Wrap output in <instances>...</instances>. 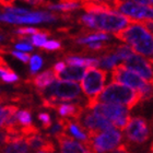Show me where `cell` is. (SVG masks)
Listing matches in <instances>:
<instances>
[{"label":"cell","mask_w":153,"mask_h":153,"mask_svg":"<svg viewBox=\"0 0 153 153\" xmlns=\"http://www.w3.org/2000/svg\"><path fill=\"white\" fill-rule=\"evenodd\" d=\"M114 34L117 39L128 44L138 54L153 56V33L140 21L132 20L130 25Z\"/></svg>","instance_id":"obj_1"},{"label":"cell","mask_w":153,"mask_h":153,"mask_svg":"<svg viewBox=\"0 0 153 153\" xmlns=\"http://www.w3.org/2000/svg\"><path fill=\"white\" fill-rule=\"evenodd\" d=\"M141 101V94L139 90L132 89L126 84L119 82H113L105 86L100 94L94 97H89L88 104L93 103H113L127 106L130 109Z\"/></svg>","instance_id":"obj_2"},{"label":"cell","mask_w":153,"mask_h":153,"mask_svg":"<svg viewBox=\"0 0 153 153\" xmlns=\"http://www.w3.org/2000/svg\"><path fill=\"white\" fill-rule=\"evenodd\" d=\"M81 89L76 81L58 80L54 81L45 89H38V94L42 99L51 100L54 102L59 101H74L79 99Z\"/></svg>","instance_id":"obj_3"},{"label":"cell","mask_w":153,"mask_h":153,"mask_svg":"<svg viewBox=\"0 0 153 153\" xmlns=\"http://www.w3.org/2000/svg\"><path fill=\"white\" fill-rule=\"evenodd\" d=\"M85 107L109 119L115 127L121 131L126 130L128 124L130 123L129 108L125 105L113 103H93L86 104Z\"/></svg>","instance_id":"obj_4"},{"label":"cell","mask_w":153,"mask_h":153,"mask_svg":"<svg viewBox=\"0 0 153 153\" xmlns=\"http://www.w3.org/2000/svg\"><path fill=\"white\" fill-rule=\"evenodd\" d=\"M123 140V136L117 128H112L109 130L103 131L96 134L95 137L91 138L84 143L90 150V152H108V151H116Z\"/></svg>","instance_id":"obj_5"},{"label":"cell","mask_w":153,"mask_h":153,"mask_svg":"<svg viewBox=\"0 0 153 153\" xmlns=\"http://www.w3.org/2000/svg\"><path fill=\"white\" fill-rule=\"evenodd\" d=\"M106 79H107L106 69L88 67L84 76L81 80V89L88 97H94L103 91Z\"/></svg>","instance_id":"obj_6"},{"label":"cell","mask_w":153,"mask_h":153,"mask_svg":"<svg viewBox=\"0 0 153 153\" xmlns=\"http://www.w3.org/2000/svg\"><path fill=\"white\" fill-rule=\"evenodd\" d=\"M79 121L82 124V126L85 128L88 132L89 139L95 137L96 134H101L103 131L109 130L112 128H115L114 124L102 115L97 114L92 109H89L85 107V111L81 115Z\"/></svg>","instance_id":"obj_7"},{"label":"cell","mask_w":153,"mask_h":153,"mask_svg":"<svg viewBox=\"0 0 153 153\" xmlns=\"http://www.w3.org/2000/svg\"><path fill=\"white\" fill-rule=\"evenodd\" d=\"M114 9L134 21H148L153 20V6L142 4L139 2H130L124 0H114Z\"/></svg>","instance_id":"obj_8"},{"label":"cell","mask_w":153,"mask_h":153,"mask_svg":"<svg viewBox=\"0 0 153 153\" xmlns=\"http://www.w3.org/2000/svg\"><path fill=\"white\" fill-rule=\"evenodd\" d=\"M60 16H54L45 11H30L26 14H16L12 12H3L1 20L11 24H36L42 22H54Z\"/></svg>","instance_id":"obj_9"},{"label":"cell","mask_w":153,"mask_h":153,"mask_svg":"<svg viewBox=\"0 0 153 153\" xmlns=\"http://www.w3.org/2000/svg\"><path fill=\"white\" fill-rule=\"evenodd\" d=\"M112 81L119 82L126 85L131 86L132 89L140 90L142 86L148 82L146 80L134 72V70L129 69L125 65H117L112 69Z\"/></svg>","instance_id":"obj_10"},{"label":"cell","mask_w":153,"mask_h":153,"mask_svg":"<svg viewBox=\"0 0 153 153\" xmlns=\"http://www.w3.org/2000/svg\"><path fill=\"white\" fill-rule=\"evenodd\" d=\"M124 61V65L126 67L140 74L146 81L153 83V64L150 59H147L141 54L132 53Z\"/></svg>","instance_id":"obj_11"},{"label":"cell","mask_w":153,"mask_h":153,"mask_svg":"<svg viewBox=\"0 0 153 153\" xmlns=\"http://www.w3.org/2000/svg\"><path fill=\"white\" fill-rule=\"evenodd\" d=\"M126 137L134 143H144L150 137L147 120L142 117H134L130 119V123L126 128Z\"/></svg>","instance_id":"obj_12"},{"label":"cell","mask_w":153,"mask_h":153,"mask_svg":"<svg viewBox=\"0 0 153 153\" xmlns=\"http://www.w3.org/2000/svg\"><path fill=\"white\" fill-rule=\"evenodd\" d=\"M56 140L58 142L59 149L61 152L65 153H72V152H90L88 147L85 146L84 142H78L74 140V138L68 136L65 131L59 132V134H55Z\"/></svg>","instance_id":"obj_13"},{"label":"cell","mask_w":153,"mask_h":153,"mask_svg":"<svg viewBox=\"0 0 153 153\" xmlns=\"http://www.w3.org/2000/svg\"><path fill=\"white\" fill-rule=\"evenodd\" d=\"M2 152H27L30 146L24 136L6 134L2 138Z\"/></svg>","instance_id":"obj_14"},{"label":"cell","mask_w":153,"mask_h":153,"mask_svg":"<svg viewBox=\"0 0 153 153\" xmlns=\"http://www.w3.org/2000/svg\"><path fill=\"white\" fill-rule=\"evenodd\" d=\"M26 141L30 146V149L33 151H37V152H54L55 151L53 141L41 136L39 132L26 137Z\"/></svg>","instance_id":"obj_15"},{"label":"cell","mask_w":153,"mask_h":153,"mask_svg":"<svg viewBox=\"0 0 153 153\" xmlns=\"http://www.w3.org/2000/svg\"><path fill=\"white\" fill-rule=\"evenodd\" d=\"M84 67L81 66H74V65H69L60 72H56L57 79L60 80H69V81H79L82 80L85 74Z\"/></svg>","instance_id":"obj_16"},{"label":"cell","mask_w":153,"mask_h":153,"mask_svg":"<svg viewBox=\"0 0 153 153\" xmlns=\"http://www.w3.org/2000/svg\"><path fill=\"white\" fill-rule=\"evenodd\" d=\"M55 79H57L56 76V72L53 69H49V70H46L42 74H37L36 76L31 79V82L34 84V85L37 88V89H45L47 88L48 85H51V83L54 82Z\"/></svg>","instance_id":"obj_17"},{"label":"cell","mask_w":153,"mask_h":153,"mask_svg":"<svg viewBox=\"0 0 153 153\" xmlns=\"http://www.w3.org/2000/svg\"><path fill=\"white\" fill-rule=\"evenodd\" d=\"M66 62L68 65H74V66H81V67H97V66H100V59L82 58L76 57V56L66 57Z\"/></svg>","instance_id":"obj_18"},{"label":"cell","mask_w":153,"mask_h":153,"mask_svg":"<svg viewBox=\"0 0 153 153\" xmlns=\"http://www.w3.org/2000/svg\"><path fill=\"white\" fill-rule=\"evenodd\" d=\"M45 8H47L49 10H53V11H62V12H69V11H72V10H76L78 8L81 7V3L80 2H62L60 3H56V4H53L51 2H46L44 4Z\"/></svg>","instance_id":"obj_19"},{"label":"cell","mask_w":153,"mask_h":153,"mask_svg":"<svg viewBox=\"0 0 153 153\" xmlns=\"http://www.w3.org/2000/svg\"><path fill=\"white\" fill-rule=\"evenodd\" d=\"M119 60L120 58L118 57L115 51H108L102 55L100 59V66L104 69H113Z\"/></svg>","instance_id":"obj_20"},{"label":"cell","mask_w":153,"mask_h":153,"mask_svg":"<svg viewBox=\"0 0 153 153\" xmlns=\"http://www.w3.org/2000/svg\"><path fill=\"white\" fill-rule=\"evenodd\" d=\"M0 74H1V79L3 82L7 83H12L19 80V76L16 72L6 64V61L1 58V69H0Z\"/></svg>","instance_id":"obj_21"},{"label":"cell","mask_w":153,"mask_h":153,"mask_svg":"<svg viewBox=\"0 0 153 153\" xmlns=\"http://www.w3.org/2000/svg\"><path fill=\"white\" fill-rule=\"evenodd\" d=\"M107 39H109V36L106 34V32H102V31H100L99 33L88 34L85 37H76V42L78 44H89L92 42L107 41Z\"/></svg>","instance_id":"obj_22"},{"label":"cell","mask_w":153,"mask_h":153,"mask_svg":"<svg viewBox=\"0 0 153 153\" xmlns=\"http://www.w3.org/2000/svg\"><path fill=\"white\" fill-rule=\"evenodd\" d=\"M114 51L120 58V60H125L134 53V49L128 45H118L117 47H115Z\"/></svg>","instance_id":"obj_23"},{"label":"cell","mask_w":153,"mask_h":153,"mask_svg":"<svg viewBox=\"0 0 153 153\" xmlns=\"http://www.w3.org/2000/svg\"><path fill=\"white\" fill-rule=\"evenodd\" d=\"M47 35H49V32H46V31H44V32L41 31L36 34H33V36L31 37L32 38V44L37 46V47H44L45 43L47 42L46 41Z\"/></svg>","instance_id":"obj_24"},{"label":"cell","mask_w":153,"mask_h":153,"mask_svg":"<svg viewBox=\"0 0 153 153\" xmlns=\"http://www.w3.org/2000/svg\"><path fill=\"white\" fill-rule=\"evenodd\" d=\"M139 92L141 94V101H149L153 96V83L147 82L139 90Z\"/></svg>","instance_id":"obj_25"},{"label":"cell","mask_w":153,"mask_h":153,"mask_svg":"<svg viewBox=\"0 0 153 153\" xmlns=\"http://www.w3.org/2000/svg\"><path fill=\"white\" fill-rule=\"evenodd\" d=\"M18 119L19 123L22 126H29L32 124V116H31V112L27 109H22L18 112Z\"/></svg>","instance_id":"obj_26"},{"label":"cell","mask_w":153,"mask_h":153,"mask_svg":"<svg viewBox=\"0 0 153 153\" xmlns=\"http://www.w3.org/2000/svg\"><path fill=\"white\" fill-rule=\"evenodd\" d=\"M31 62H30V70H31V72L32 74H35L36 71H38L39 69H41L42 65H43V59H42L38 55H34V56H32L31 57Z\"/></svg>","instance_id":"obj_27"},{"label":"cell","mask_w":153,"mask_h":153,"mask_svg":"<svg viewBox=\"0 0 153 153\" xmlns=\"http://www.w3.org/2000/svg\"><path fill=\"white\" fill-rule=\"evenodd\" d=\"M10 54L13 55L16 58H18L19 60H21L22 62H29L31 60V57H30L29 54H25V53H23L22 51H10Z\"/></svg>","instance_id":"obj_28"},{"label":"cell","mask_w":153,"mask_h":153,"mask_svg":"<svg viewBox=\"0 0 153 153\" xmlns=\"http://www.w3.org/2000/svg\"><path fill=\"white\" fill-rule=\"evenodd\" d=\"M41 32L39 30L35 27H21L16 31V34L18 35H29V34H36V33Z\"/></svg>","instance_id":"obj_29"},{"label":"cell","mask_w":153,"mask_h":153,"mask_svg":"<svg viewBox=\"0 0 153 153\" xmlns=\"http://www.w3.org/2000/svg\"><path fill=\"white\" fill-rule=\"evenodd\" d=\"M38 119L43 123V129H47V128H49L51 126V117L46 113H42V114L38 115Z\"/></svg>","instance_id":"obj_30"},{"label":"cell","mask_w":153,"mask_h":153,"mask_svg":"<svg viewBox=\"0 0 153 153\" xmlns=\"http://www.w3.org/2000/svg\"><path fill=\"white\" fill-rule=\"evenodd\" d=\"M44 48L46 51H57L61 48V44L57 41H47L45 43Z\"/></svg>","instance_id":"obj_31"},{"label":"cell","mask_w":153,"mask_h":153,"mask_svg":"<svg viewBox=\"0 0 153 153\" xmlns=\"http://www.w3.org/2000/svg\"><path fill=\"white\" fill-rule=\"evenodd\" d=\"M14 47L18 49V51H32L33 47L31 46V43H27V42H19L14 45Z\"/></svg>","instance_id":"obj_32"},{"label":"cell","mask_w":153,"mask_h":153,"mask_svg":"<svg viewBox=\"0 0 153 153\" xmlns=\"http://www.w3.org/2000/svg\"><path fill=\"white\" fill-rule=\"evenodd\" d=\"M22 1L31 3V4H33V6L35 7H44V4L46 3L45 0H22Z\"/></svg>","instance_id":"obj_33"},{"label":"cell","mask_w":153,"mask_h":153,"mask_svg":"<svg viewBox=\"0 0 153 153\" xmlns=\"http://www.w3.org/2000/svg\"><path fill=\"white\" fill-rule=\"evenodd\" d=\"M66 67H67V66H66V62L59 61V62H57V64L54 66V70H55V72H60V71L64 70Z\"/></svg>","instance_id":"obj_34"},{"label":"cell","mask_w":153,"mask_h":153,"mask_svg":"<svg viewBox=\"0 0 153 153\" xmlns=\"http://www.w3.org/2000/svg\"><path fill=\"white\" fill-rule=\"evenodd\" d=\"M1 1V4H2L4 8H10V7L13 6V2L14 0H0Z\"/></svg>","instance_id":"obj_35"},{"label":"cell","mask_w":153,"mask_h":153,"mask_svg":"<svg viewBox=\"0 0 153 153\" xmlns=\"http://www.w3.org/2000/svg\"><path fill=\"white\" fill-rule=\"evenodd\" d=\"M150 149H151V150H150V151H151V152H153V143H152V144H151V147H150Z\"/></svg>","instance_id":"obj_36"},{"label":"cell","mask_w":153,"mask_h":153,"mask_svg":"<svg viewBox=\"0 0 153 153\" xmlns=\"http://www.w3.org/2000/svg\"><path fill=\"white\" fill-rule=\"evenodd\" d=\"M150 60L152 61V64H153V56H152V57H150Z\"/></svg>","instance_id":"obj_37"},{"label":"cell","mask_w":153,"mask_h":153,"mask_svg":"<svg viewBox=\"0 0 153 153\" xmlns=\"http://www.w3.org/2000/svg\"><path fill=\"white\" fill-rule=\"evenodd\" d=\"M152 126H153V119H152Z\"/></svg>","instance_id":"obj_38"},{"label":"cell","mask_w":153,"mask_h":153,"mask_svg":"<svg viewBox=\"0 0 153 153\" xmlns=\"http://www.w3.org/2000/svg\"><path fill=\"white\" fill-rule=\"evenodd\" d=\"M151 1H152V4H153V0H151Z\"/></svg>","instance_id":"obj_39"},{"label":"cell","mask_w":153,"mask_h":153,"mask_svg":"<svg viewBox=\"0 0 153 153\" xmlns=\"http://www.w3.org/2000/svg\"><path fill=\"white\" fill-rule=\"evenodd\" d=\"M60 1H65V0H60Z\"/></svg>","instance_id":"obj_40"},{"label":"cell","mask_w":153,"mask_h":153,"mask_svg":"<svg viewBox=\"0 0 153 153\" xmlns=\"http://www.w3.org/2000/svg\"><path fill=\"white\" fill-rule=\"evenodd\" d=\"M130 1H134V0H130Z\"/></svg>","instance_id":"obj_41"}]
</instances>
